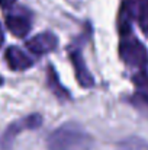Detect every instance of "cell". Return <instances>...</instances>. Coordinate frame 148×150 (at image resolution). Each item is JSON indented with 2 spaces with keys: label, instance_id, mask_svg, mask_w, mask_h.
Returning a JSON list of instances; mask_svg holds the SVG:
<instances>
[{
  "label": "cell",
  "instance_id": "1",
  "mask_svg": "<svg viewBox=\"0 0 148 150\" xmlns=\"http://www.w3.org/2000/svg\"><path fill=\"white\" fill-rule=\"evenodd\" d=\"M47 146L48 150H92L93 139L77 124L67 122L49 134Z\"/></svg>",
  "mask_w": 148,
  "mask_h": 150
},
{
  "label": "cell",
  "instance_id": "13",
  "mask_svg": "<svg viewBox=\"0 0 148 150\" xmlns=\"http://www.w3.org/2000/svg\"><path fill=\"white\" fill-rule=\"evenodd\" d=\"M3 44V31H1V28H0V45Z\"/></svg>",
  "mask_w": 148,
  "mask_h": 150
},
{
  "label": "cell",
  "instance_id": "6",
  "mask_svg": "<svg viewBox=\"0 0 148 150\" xmlns=\"http://www.w3.org/2000/svg\"><path fill=\"white\" fill-rule=\"evenodd\" d=\"M70 60H71V64L74 67L76 77H77L80 86H83V88H92L95 85V79L90 74L89 69L86 67V63H84L81 54L79 51H71L70 52Z\"/></svg>",
  "mask_w": 148,
  "mask_h": 150
},
{
  "label": "cell",
  "instance_id": "4",
  "mask_svg": "<svg viewBox=\"0 0 148 150\" xmlns=\"http://www.w3.org/2000/svg\"><path fill=\"white\" fill-rule=\"evenodd\" d=\"M57 45H58V38L52 32L38 34L26 41V48L36 55H44L47 52H51L57 48Z\"/></svg>",
  "mask_w": 148,
  "mask_h": 150
},
{
  "label": "cell",
  "instance_id": "8",
  "mask_svg": "<svg viewBox=\"0 0 148 150\" xmlns=\"http://www.w3.org/2000/svg\"><path fill=\"white\" fill-rule=\"evenodd\" d=\"M132 82L137 88L135 99L141 100L142 103H145L148 106V73H145V71L137 73L132 77Z\"/></svg>",
  "mask_w": 148,
  "mask_h": 150
},
{
  "label": "cell",
  "instance_id": "11",
  "mask_svg": "<svg viewBox=\"0 0 148 150\" xmlns=\"http://www.w3.org/2000/svg\"><path fill=\"white\" fill-rule=\"evenodd\" d=\"M138 10H137V19L144 31V34L148 35V0H137Z\"/></svg>",
  "mask_w": 148,
  "mask_h": 150
},
{
  "label": "cell",
  "instance_id": "10",
  "mask_svg": "<svg viewBox=\"0 0 148 150\" xmlns=\"http://www.w3.org/2000/svg\"><path fill=\"white\" fill-rule=\"evenodd\" d=\"M118 150H148V143L138 137H129L118 144Z\"/></svg>",
  "mask_w": 148,
  "mask_h": 150
},
{
  "label": "cell",
  "instance_id": "12",
  "mask_svg": "<svg viewBox=\"0 0 148 150\" xmlns=\"http://www.w3.org/2000/svg\"><path fill=\"white\" fill-rule=\"evenodd\" d=\"M15 3H16V0H0V7L9 9V7H12Z\"/></svg>",
  "mask_w": 148,
  "mask_h": 150
},
{
  "label": "cell",
  "instance_id": "5",
  "mask_svg": "<svg viewBox=\"0 0 148 150\" xmlns=\"http://www.w3.org/2000/svg\"><path fill=\"white\" fill-rule=\"evenodd\" d=\"M4 58L7 61L9 69L13 71H23L34 66V61L19 47H9L4 52Z\"/></svg>",
  "mask_w": 148,
  "mask_h": 150
},
{
  "label": "cell",
  "instance_id": "7",
  "mask_svg": "<svg viewBox=\"0 0 148 150\" xmlns=\"http://www.w3.org/2000/svg\"><path fill=\"white\" fill-rule=\"evenodd\" d=\"M7 29L18 38H25L31 31V21L23 15H9L6 16Z\"/></svg>",
  "mask_w": 148,
  "mask_h": 150
},
{
  "label": "cell",
  "instance_id": "14",
  "mask_svg": "<svg viewBox=\"0 0 148 150\" xmlns=\"http://www.w3.org/2000/svg\"><path fill=\"white\" fill-rule=\"evenodd\" d=\"M1 83H3V79H1V77H0V85H1Z\"/></svg>",
  "mask_w": 148,
  "mask_h": 150
},
{
  "label": "cell",
  "instance_id": "9",
  "mask_svg": "<svg viewBox=\"0 0 148 150\" xmlns=\"http://www.w3.org/2000/svg\"><path fill=\"white\" fill-rule=\"evenodd\" d=\"M48 86H49V89L55 93L57 98H60V99H68L70 98L68 91L60 83V80H58V77L55 74V70H54L52 66L48 67Z\"/></svg>",
  "mask_w": 148,
  "mask_h": 150
},
{
  "label": "cell",
  "instance_id": "2",
  "mask_svg": "<svg viewBox=\"0 0 148 150\" xmlns=\"http://www.w3.org/2000/svg\"><path fill=\"white\" fill-rule=\"evenodd\" d=\"M121 58L131 67L145 69L148 66V51L145 45L132 35H125L119 44Z\"/></svg>",
  "mask_w": 148,
  "mask_h": 150
},
{
  "label": "cell",
  "instance_id": "3",
  "mask_svg": "<svg viewBox=\"0 0 148 150\" xmlns=\"http://www.w3.org/2000/svg\"><path fill=\"white\" fill-rule=\"evenodd\" d=\"M41 124H42V117L39 114H32V115H28V117H25V118H22L16 122H12L3 134V139H1L3 149H9L12 142L15 140V137L19 133H22L23 130H35V128L41 127Z\"/></svg>",
  "mask_w": 148,
  "mask_h": 150
}]
</instances>
